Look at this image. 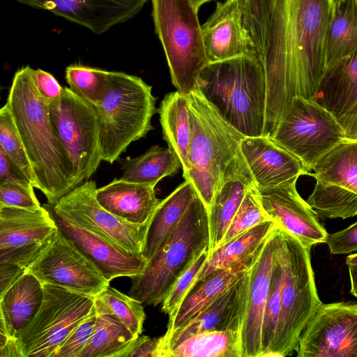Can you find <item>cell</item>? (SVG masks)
Wrapping results in <instances>:
<instances>
[{
	"label": "cell",
	"instance_id": "obj_1",
	"mask_svg": "<svg viewBox=\"0 0 357 357\" xmlns=\"http://www.w3.org/2000/svg\"><path fill=\"white\" fill-rule=\"evenodd\" d=\"M335 0H275L261 62L266 83L264 135L271 137L295 97L315 100L326 70V40Z\"/></svg>",
	"mask_w": 357,
	"mask_h": 357
},
{
	"label": "cell",
	"instance_id": "obj_2",
	"mask_svg": "<svg viewBox=\"0 0 357 357\" xmlns=\"http://www.w3.org/2000/svg\"><path fill=\"white\" fill-rule=\"evenodd\" d=\"M29 66L13 77L6 104L31 162L34 187L55 204L75 188L70 158L52 123L48 102L39 93Z\"/></svg>",
	"mask_w": 357,
	"mask_h": 357
},
{
	"label": "cell",
	"instance_id": "obj_3",
	"mask_svg": "<svg viewBox=\"0 0 357 357\" xmlns=\"http://www.w3.org/2000/svg\"><path fill=\"white\" fill-rule=\"evenodd\" d=\"M187 105L191 138L185 180L193 183L208 208L225 178L249 168L241 151L245 136L220 115L198 88L187 95Z\"/></svg>",
	"mask_w": 357,
	"mask_h": 357
},
{
	"label": "cell",
	"instance_id": "obj_4",
	"mask_svg": "<svg viewBox=\"0 0 357 357\" xmlns=\"http://www.w3.org/2000/svg\"><path fill=\"white\" fill-rule=\"evenodd\" d=\"M197 88L220 115L245 137L264 135L266 83L259 57L209 63Z\"/></svg>",
	"mask_w": 357,
	"mask_h": 357
},
{
	"label": "cell",
	"instance_id": "obj_5",
	"mask_svg": "<svg viewBox=\"0 0 357 357\" xmlns=\"http://www.w3.org/2000/svg\"><path fill=\"white\" fill-rule=\"evenodd\" d=\"M155 102L152 86L141 77L110 71L105 92L95 107L102 161L114 163L131 143L153 129Z\"/></svg>",
	"mask_w": 357,
	"mask_h": 357
},
{
	"label": "cell",
	"instance_id": "obj_6",
	"mask_svg": "<svg viewBox=\"0 0 357 357\" xmlns=\"http://www.w3.org/2000/svg\"><path fill=\"white\" fill-rule=\"evenodd\" d=\"M208 246V208L198 194L143 271L132 278L128 295L145 305L162 303L178 277Z\"/></svg>",
	"mask_w": 357,
	"mask_h": 357
},
{
	"label": "cell",
	"instance_id": "obj_7",
	"mask_svg": "<svg viewBox=\"0 0 357 357\" xmlns=\"http://www.w3.org/2000/svg\"><path fill=\"white\" fill-rule=\"evenodd\" d=\"M276 248L282 267L281 310L271 350L262 357H284L296 350L301 335L321 303L314 282L310 249L282 229Z\"/></svg>",
	"mask_w": 357,
	"mask_h": 357
},
{
	"label": "cell",
	"instance_id": "obj_8",
	"mask_svg": "<svg viewBox=\"0 0 357 357\" xmlns=\"http://www.w3.org/2000/svg\"><path fill=\"white\" fill-rule=\"evenodd\" d=\"M155 31L162 46L173 85L187 96L197 88L209 63L198 9L191 0H151Z\"/></svg>",
	"mask_w": 357,
	"mask_h": 357
},
{
	"label": "cell",
	"instance_id": "obj_9",
	"mask_svg": "<svg viewBox=\"0 0 357 357\" xmlns=\"http://www.w3.org/2000/svg\"><path fill=\"white\" fill-rule=\"evenodd\" d=\"M271 138L299 159L309 172L322 155L347 137L338 121L321 105L295 97L282 112Z\"/></svg>",
	"mask_w": 357,
	"mask_h": 357
},
{
	"label": "cell",
	"instance_id": "obj_10",
	"mask_svg": "<svg viewBox=\"0 0 357 357\" xmlns=\"http://www.w3.org/2000/svg\"><path fill=\"white\" fill-rule=\"evenodd\" d=\"M43 289L39 311L16 337L23 357H50L95 307V296L49 284Z\"/></svg>",
	"mask_w": 357,
	"mask_h": 357
},
{
	"label": "cell",
	"instance_id": "obj_11",
	"mask_svg": "<svg viewBox=\"0 0 357 357\" xmlns=\"http://www.w3.org/2000/svg\"><path fill=\"white\" fill-rule=\"evenodd\" d=\"M48 106L53 127L72 162L76 188L89 181L102 161L96 108L68 87Z\"/></svg>",
	"mask_w": 357,
	"mask_h": 357
},
{
	"label": "cell",
	"instance_id": "obj_12",
	"mask_svg": "<svg viewBox=\"0 0 357 357\" xmlns=\"http://www.w3.org/2000/svg\"><path fill=\"white\" fill-rule=\"evenodd\" d=\"M316 184L307 202L319 218L357 215V139H345L315 163Z\"/></svg>",
	"mask_w": 357,
	"mask_h": 357
},
{
	"label": "cell",
	"instance_id": "obj_13",
	"mask_svg": "<svg viewBox=\"0 0 357 357\" xmlns=\"http://www.w3.org/2000/svg\"><path fill=\"white\" fill-rule=\"evenodd\" d=\"M96 181L89 180L52 205L103 238L131 253L142 255L149 222L144 225L132 224L113 215L99 204L96 197Z\"/></svg>",
	"mask_w": 357,
	"mask_h": 357
},
{
	"label": "cell",
	"instance_id": "obj_14",
	"mask_svg": "<svg viewBox=\"0 0 357 357\" xmlns=\"http://www.w3.org/2000/svg\"><path fill=\"white\" fill-rule=\"evenodd\" d=\"M58 226L44 206L0 207V263L27 270L47 248Z\"/></svg>",
	"mask_w": 357,
	"mask_h": 357
},
{
	"label": "cell",
	"instance_id": "obj_15",
	"mask_svg": "<svg viewBox=\"0 0 357 357\" xmlns=\"http://www.w3.org/2000/svg\"><path fill=\"white\" fill-rule=\"evenodd\" d=\"M296 351L298 357H357V303H321Z\"/></svg>",
	"mask_w": 357,
	"mask_h": 357
},
{
	"label": "cell",
	"instance_id": "obj_16",
	"mask_svg": "<svg viewBox=\"0 0 357 357\" xmlns=\"http://www.w3.org/2000/svg\"><path fill=\"white\" fill-rule=\"evenodd\" d=\"M27 271L43 284L95 297L109 286L98 267L59 229L50 245Z\"/></svg>",
	"mask_w": 357,
	"mask_h": 357
},
{
	"label": "cell",
	"instance_id": "obj_17",
	"mask_svg": "<svg viewBox=\"0 0 357 357\" xmlns=\"http://www.w3.org/2000/svg\"><path fill=\"white\" fill-rule=\"evenodd\" d=\"M295 177L274 187L258 190L262 208L269 219L311 250L325 243L328 233L312 207L296 190Z\"/></svg>",
	"mask_w": 357,
	"mask_h": 357
},
{
	"label": "cell",
	"instance_id": "obj_18",
	"mask_svg": "<svg viewBox=\"0 0 357 357\" xmlns=\"http://www.w3.org/2000/svg\"><path fill=\"white\" fill-rule=\"evenodd\" d=\"M50 213L59 229L84 254L110 282L119 277L130 278L139 275L147 260L103 238L79 225L53 205H43Z\"/></svg>",
	"mask_w": 357,
	"mask_h": 357
},
{
	"label": "cell",
	"instance_id": "obj_19",
	"mask_svg": "<svg viewBox=\"0 0 357 357\" xmlns=\"http://www.w3.org/2000/svg\"><path fill=\"white\" fill-rule=\"evenodd\" d=\"M249 284L250 269L192 319L179 328L167 331L160 337V357H164L165 352L172 346L199 333L241 331L247 310Z\"/></svg>",
	"mask_w": 357,
	"mask_h": 357
},
{
	"label": "cell",
	"instance_id": "obj_20",
	"mask_svg": "<svg viewBox=\"0 0 357 357\" xmlns=\"http://www.w3.org/2000/svg\"><path fill=\"white\" fill-rule=\"evenodd\" d=\"M100 35L139 14L149 0H15Z\"/></svg>",
	"mask_w": 357,
	"mask_h": 357
},
{
	"label": "cell",
	"instance_id": "obj_21",
	"mask_svg": "<svg viewBox=\"0 0 357 357\" xmlns=\"http://www.w3.org/2000/svg\"><path fill=\"white\" fill-rule=\"evenodd\" d=\"M202 29L209 63L240 56L259 58L244 25L238 0L218 2L214 12L202 25Z\"/></svg>",
	"mask_w": 357,
	"mask_h": 357
},
{
	"label": "cell",
	"instance_id": "obj_22",
	"mask_svg": "<svg viewBox=\"0 0 357 357\" xmlns=\"http://www.w3.org/2000/svg\"><path fill=\"white\" fill-rule=\"evenodd\" d=\"M278 224L259 248L250 268L247 310L241 328L243 357H260L262 326L276 250Z\"/></svg>",
	"mask_w": 357,
	"mask_h": 357
},
{
	"label": "cell",
	"instance_id": "obj_23",
	"mask_svg": "<svg viewBox=\"0 0 357 357\" xmlns=\"http://www.w3.org/2000/svg\"><path fill=\"white\" fill-rule=\"evenodd\" d=\"M315 101L335 117L347 139H357V50L325 70Z\"/></svg>",
	"mask_w": 357,
	"mask_h": 357
},
{
	"label": "cell",
	"instance_id": "obj_24",
	"mask_svg": "<svg viewBox=\"0 0 357 357\" xmlns=\"http://www.w3.org/2000/svg\"><path fill=\"white\" fill-rule=\"evenodd\" d=\"M241 151L257 189L274 187L310 174L299 159L270 137H245Z\"/></svg>",
	"mask_w": 357,
	"mask_h": 357
},
{
	"label": "cell",
	"instance_id": "obj_25",
	"mask_svg": "<svg viewBox=\"0 0 357 357\" xmlns=\"http://www.w3.org/2000/svg\"><path fill=\"white\" fill-rule=\"evenodd\" d=\"M96 197L99 204L113 215L132 224L149 222L159 204L155 186L114 178L97 188Z\"/></svg>",
	"mask_w": 357,
	"mask_h": 357
},
{
	"label": "cell",
	"instance_id": "obj_26",
	"mask_svg": "<svg viewBox=\"0 0 357 357\" xmlns=\"http://www.w3.org/2000/svg\"><path fill=\"white\" fill-rule=\"evenodd\" d=\"M261 246L247 259L213 273L190 292L180 305L169 315L167 331H172L188 323L218 295L242 278L251 267Z\"/></svg>",
	"mask_w": 357,
	"mask_h": 357
},
{
	"label": "cell",
	"instance_id": "obj_27",
	"mask_svg": "<svg viewBox=\"0 0 357 357\" xmlns=\"http://www.w3.org/2000/svg\"><path fill=\"white\" fill-rule=\"evenodd\" d=\"M43 284L26 271L1 296L0 314L10 337L16 338L40 310Z\"/></svg>",
	"mask_w": 357,
	"mask_h": 357
},
{
	"label": "cell",
	"instance_id": "obj_28",
	"mask_svg": "<svg viewBox=\"0 0 357 357\" xmlns=\"http://www.w3.org/2000/svg\"><path fill=\"white\" fill-rule=\"evenodd\" d=\"M197 195L193 183L185 180L169 196L160 200L150 219L146 233L142 255L147 261L171 236Z\"/></svg>",
	"mask_w": 357,
	"mask_h": 357
},
{
	"label": "cell",
	"instance_id": "obj_29",
	"mask_svg": "<svg viewBox=\"0 0 357 357\" xmlns=\"http://www.w3.org/2000/svg\"><path fill=\"white\" fill-rule=\"evenodd\" d=\"M256 185L250 169L225 178L208 207V256L220 245L248 188Z\"/></svg>",
	"mask_w": 357,
	"mask_h": 357
},
{
	"label": "cell",
	"instance_id": "obj_30",
	"mask_svg": "<svg viewBox=\"0 0 357 357\" xmlns=\"http://www.w3.org/2000/svg\"><path fill=\"white\" fill-rule=\"evenodd\" d=\"M276 225L271 220H266L242 232L218 248L208 256L206 264L198 274L188 294L213 273L225 269L252 255Z\"/></svg>",
	"mask_w": 357,
	"mask_h": 357
},
{
	"label": "cell",
	"instance_id": "obj_31",
	"mask_svg": "<svg viewBox=\"0 0 357 357\" xmlns=\"http://www.w3.org/2000/svg\"><path fill=\"white\" fill-rule=\"evenodd\" d=\"M95 308L94 329L79 357H123L138 337L96 297Z\"/></svg>",
	"mask_w": 357,
	"mask_h": 357
},
{
	"label": "cell",
	"instance_id": "obj_32",
	"mask_svg": "<svg viewBox=\"0 0 357 357\" xmlns=\"http://www.w3.org/2000/svg\"><path fill=\"white\" fill-rule=\"evenodd\" d=\"M163 139L179 158L185 178L189 170L188 153L191 128L187 96L178 91L165 95L158 108Z\"/></svg>",
	"mask_w": 357,
	"mask_h": 357
},
{
	"label": "cell",
	"instance_id": "obj_33",
	"mask_svg": "<svg viewBox=\"0 0 357 357\" xmlns=\"http://www.w3.org/2000/svg\"><path fill=\"white\" fill-rule=\"evenodd\" d=\"M356 50L357 6L355 1L335 0L326 34V70Z\"/></svg>",
	"mask_w": 357,
	"mask_h": 357
},
{
	"label": "cell",
	"instance_id": "obj_34",
	"mask_svg": "<svg viewBox=\"0 0 357 357\" xmlns=\"http://www.w3.org/2000/svg\"><path fill=\"white\" fill-rule=\"evenodd\" d=\"M182 168L181 162L171 148L151 146L144 153L121 163L120 178L155 186L163 178L173 176Z\"/></svg>",
	"mask_w": 357,
	"mask_h": 357
},
{
	"label": "cell",
	"instance_id": "obj_35",
	"mask_svg": "<svg viewBox=\"0 0 357 357\" xmlns=\"http://www.w3.org/2000/svg\"><path fill=\"white\" fill-rule=\"evenodd\" d=\"M164 357H243L241 331L197 333L170 347Z\"/></svg>",
	"mask_w": 357,
	"mask_h": 357
},
{
	"label": "cell",
	"instance_id": "obj_36",
	"mask_svg": "<svg viewBox=\"0 0 357 357\" xmlns=\"http://www.w3.org/2000/svg\"><path fill=\"white\" fill-rule=\"evenodd\" d=\"M65 73L68 88L82 100L96 107L105 92L110 71L72 64L66 67Z\"/></svg>",
	"mask_w": 357,
	"mask_h": 357
},
{
	"label": "cell",
	"instance_id": "obj_37",
	"mask_svg": "<svg viewBox=\"0 0 357 357\" xmlns=\"http://www.w3.org/2000/svg\"><path fill=\"white\" fill-rule=\"evenodd\" d=\"M96 298L100 300L134 335L139 337L142 334L146 318L142 303L109 286Z\"/></svg>",
	"mask_w": 357,
	"mask_h": 357
},
{
	"label": "cell",
	"instance_id": "obj_38",
	"mask_svg": "<svg viewBox=\"0 0 357 357\" xmlns=\"http://www.w3.org/2000/svg\"><path fill=\"white\" fill-rule=\"evenodd\" d=\"M0 149L22 170L34 186L35 177L31 162L6 103L0 109Z\"/></svg>",
	"mask_w": 357,
	"mask_h": 357
},
{
	"label": "cell",
	"instance_id": "obj_39",
	"mask_svg": "<svg viewBox=\"0 0 357 357\" xmlns=\"http://www.w3.org/2000/svg\"><path fill=\"white\" fill-rule=\"evenodd\" d=\"M282 275V267L276 248L269 293L263 319L262 353L260 357L271 350L275 336L281 310Z\"/></svg>",
	"mask_w": 357,
	"mask_h": 357
},
{
	"label": "cell",
	"instance_id": "obj_40",
	"mask_svg": "<svg viewBox=\"0 0 357 357\" xmlns=\"http://www.w3.org/2000/svg\"><path fill=\"white\" fill-rule=\"evenodd\" d=\"M244 25L261 60L267 27L275 0H238Z\"/></svg>",
	"mask_w": 357,
	"mask_h": 357
},
{
	"label": "cell",
	"instance_id": "obj_41",
	"mask_svg": "<svg viewBox=\"0 0 357 357\" xmlns=\"http://www.w3.org/2000/svg\"><path fill=\"white\" fill-rule=\"evenodd\" d=\"M268 220L261 204L256 185L250 187L219 247L242 232Z\"/></svg>",
	"mask_w": 357,
	"mask_h": 357
},
{
	"label": "cell",
	"instance_id": "obj_42",
	"mask_svg": "<svg viewBox=\"0 0 357 357\" xmlns=\"http://www.w3.org/2000/svg\"><path fill=\"white\" fill-rule=\"evenodd\" d=\"M208 258V249H206L178 277L162 302L161 310L163 312L169 315L180 305L198 274L206 264Z\"/></svg>",
	"mask_w": 357,
	"mask_h": 357
},
{
	"label": "cell",
	"instance_id": "obj_43",
	"mask_svg": "<svg viewBox=\"0 0 357 357\" xmlns=\"http://www.w3.org/2000/svg\"><path fill=\"white\" fill-rule=\"evenodd\" d=\"M96 319V311L94 307L50 357H79L92 335Z\"/></svg>",
	"mask_w": 357,
	"mask_h": 357
},
{
	"label": "cell",
	"instance_id": "obj_44",
	"mask_svg": "<svg viewBox=\"0 0 357 357\" xmlns=\"http://www.w3.org/2000/svg\"><path fill=\"white\" fill-rule=\"evenodd\" d=\"M0 207L36 210L41 207L34 187L27 188L8 182L0 183Z\"/></svg>",
	"mask_w": 357,
	"mask_h": 357
},
{
	"label": "cell",
	"instance_id": "obj_45",
	"mask_svg": "<svg viewBox=\"0 0 357 357\" xmlns=\"http://www.w3.org/2000/svg\"><path fill=\"white\" fill-rule=\"evenodd\" d=\"M325 243L332 255H343L357 251V222L344 229L328 234Z\"/></svg>",
	"mask_w": 357,
	"mask_h": 357
},
{
	"label": "cell",
	"instance_id": "obj_46",
	"mask_svg": "<svg viewBox=\"0 0 357 357\" xmlns=\"http://www.w3.org/2000/svg\"><path fill=\"white\" fill-rule=\"evenodd\" d=\"M33 77L39 93L46 102L50 103L61 97L64 88L52 74L38 68L33 70Z\"/></svg>",
	"mask_w": 357,
	"mask_h": 357
},
{
	"label": "cell",
	"instance_id": "obj_47",
	"mask_svg": "<svg viewBox=\"0 0 357 357\" xmlns=\"http://www.w3.org/2000/svg\"><path fill=\"white\" fill-rule=\"evenodd\" d=\"M161 338L139 336L126 350L123 357H160Z\"/></svg>",
	"mask_w": 357,
	"mask_h": 357
},
{
	"label": "cell",
	"instance_id": "obj_48",
	"mask_svg": "<svg viewBox=\"0 0 357 357\" xmlns=\"http://www.w3.org/2000/svg\"><path fill=\"white\" fill-rule=\"evenodd\" d=\"M8 182L24 187H34L22 170L0 149V183Z\"/></svg>",
	"mask_w": 357,
	"mask_h": 357
},
{
	"label": "cell",
	"instance_id": "obj_49",
	"mask_svg": "<svg viewBox=\"0 0 357 357\" xmlns=\"http://www.w3.org/2000/svg\"><path fill=\"white\" fill-rule=\"evenodd\" d=\"M26 271V269L15 264L0 263V296Z\"/></svg>",
	"mask_w": 357,
	"mask_h": 357
},
{
	"label": "cell",
	"instance_id": "obj_50",
	"mask_svg": "<svg viewBox=\"0 0 357 357\" xmlns=\"http://www.w3.org/2000/svg\"><path fill=\"white\" fill-rule=\"evenodd\" d=\"M0 357H23L16 338H10L0 347Z\"/></svg>",
	"mask_w": 357,
	"mask_h": 357
},
{
	"label": "cell",
	"instance_id": "obj_51",
	"mask_svg": "<svg viewBox=\"0 0 357 357\" xmlns=\"http://www.w3.org/2000/svg\"><path fill=\"white\" fill-rule=\"evenodd\" d=\"M351 293L357 298V265H349Z\"/></svg>",
	"mask_w": 357,
	"mask_h": 357
},
{
	"label": "cell",
	"instance_id": "obj_52",
	"mask_svg": "<svg viewBox=\"0 0 357 357\" xmlns=\"http://www.w3.org/2000/svg\"><path fill=\"white\" fill-rule=\"evenodd\" d=\"M346 264L349 265H357V253L349 255L346 259Z\"/></svg>",
	"mask_w": 357,
	"mask_h": 357
},
{
	"label": "cell",
	"instance_id": "obj_53",
	"mask_svg": "<svg viewBox=\"0 0 357 357\" xmlns=\"http://www.w3.org/2000/svg\"><path fill=\"white\" fill-rule=\"evenodd\" d=\"M195 7L199 10V8L204 3L213 1V0H191Z\"/></svg>",
	"mask_w": 357,
	"mask_h": 357
},
{
	"label": "cell",
	"instance_id": "obj_54",
	"mask_svg": "<svg viewBox=\"0 0 357 357\" xmlns=\"http://www.w3.org/2000/svg\"><path fill=\"white\" fill-rule=\"evenodd\" d=\"M354 1H355V3H356V6H357V0H354Z\"/></svg>",
	"mask_w": 357,
	"mask_h": 357
}]
</instances>
